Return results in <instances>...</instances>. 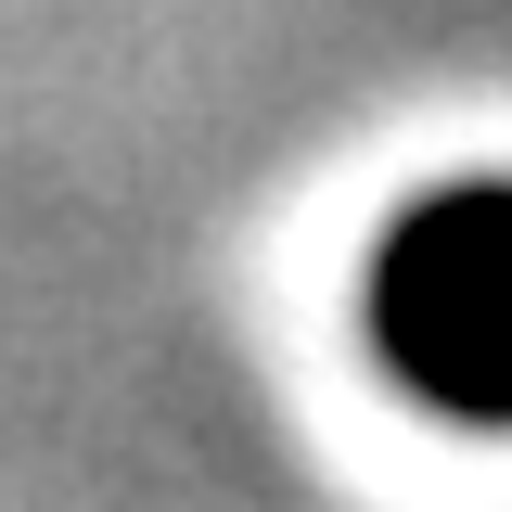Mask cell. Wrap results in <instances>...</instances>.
Returning a JSON list of instances; mask_svg holds the SVG:
<instances>
[{"label":"cell","instance_id":"6da1fadb","mask_svg":"<svg viewBox=\"0 0 512 512\" xmlns=\"http://www.w3.org/2000/svg\"><path fill=\"white\" fill-rule=\"evenodd\" d=\"M359 320H372V359L436 423L512 436V180H436L423 205H397Z\"/></svg>","mask_w":512,"mask_h":512}]
</instances>
